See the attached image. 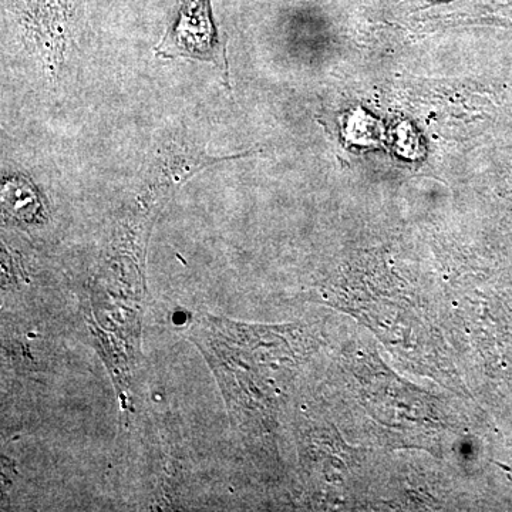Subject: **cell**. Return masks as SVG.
<instances>
[{"instance_id":"6da1fadb","label":"cell","mask_w":512,"mask_h":512,"mask_svg":"<svg viewBox=\"0 0 512 512\" xmlns=\"http://www.w3.org/2000/svg\"><path fill=\"white\" fill-rule=\"evenodd\" d=\"M208 0H184L173 28L157 46L156 55L165 59L190 57L212 62L222 70L228 84L227 46L212 25Z\"/></svg>"}]
</instances>
